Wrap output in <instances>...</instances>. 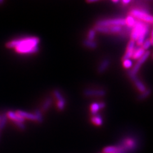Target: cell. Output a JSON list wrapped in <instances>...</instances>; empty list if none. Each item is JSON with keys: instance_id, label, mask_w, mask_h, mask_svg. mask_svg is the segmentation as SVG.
I'll return each mask as SVG.
<instances>
[{"instance_id": "6da1fadb", "label": "cell", "mask_w": 153, "mask_h": 153, "mask_svg": "<svg viewBox=\"0 0 153 153\" xmlns=\"http://www.w3.org/2000/svg\"><path fill=\"white\" fill-rule=\"evenodd\" d=\"M149 27L147 24L140 21H137L135 25L132 27L131 32V40L135 41L138 47H141L146 40L149 33Z\"/></svg>"}, {"instance_id": "7a4b0ae2", "label": "cell", "mask_w": 153, "mask_h": 153, "mask_svg": "<svg viewBox=\"0 0 153 153\" xmlns=\"http://www.w3.org/2000/svg\"><path fill=\"white\" fill-rule=\"evenodd\" d=\"M40 39L38 37H27L22 39L14 40L7 43V48H16L18 47H24L27 45H38Z\"/></svg>"}, {"instance_id": "3957f363", "label": "cell", "mask_w": 153, "mask_h": 153, "mask_svg": "<svg viewBox=\"0 0 153 153\" xmlns=\"http://www.w3.org/2000/svg\"><path fill=\"white\" fill-rule=\"evenodd\" d=\"M130 16L146 24H153V16L143 9H133L130 12Z\"/></svg>"}, {"instance_id": "277c9868", "label": "cell", "mask_w": 153, "mask_h": 153, "mask_svg": "<svg viewBox=\"0 0 153 153\" xmlns=\"http://www.w3.org/2000/svg\"><path fill=\"white\" fill-rule=\"evenodd\" d=\"M117 147L119 152L126 153L127 152L135 150L137 147V143L136 140L133 138H126L123 139Z\"/></svg>"}, {"instance_id": "5b68a950", "label": "cell", "mask_w": 153, "mask_h": 153, "mask_svg": "<svg viewBox=\"0 0 153 153\" xmlns=\"http://www.w3.org/2000/svg\"><path fill=\"white\" fill-rule=\"evenodd\" d=\"M126 25L125 19L118 18V19H107V20H103L98 21L96 24L97 26H105V27H111L113 26H123Z\"/></svg>"}, {"instance_id": "8992f818", "label": "cell", "mask_w": 153, "mask_h": 153, "mask_svg": "<svg viewBox=\"0 0 153 153\" xmlns=\"http://www.w3.org/2000/svg\"><path fill=\"white\" fill-rule=\"evenodd\" d=\"M149 55H150V52L149 51H146L145 54L143 55V56L141 57V58L137 60V63L134 65L133 68L131 70L130 72L128 73V75L130 76V78L137 76V74L139 70L140 69L142 65L145 63V61L147 59L148 57H149Z\"/></svg>"}, {"instance_id": "52a82bcc", "label": "cell", "mask_w": 153, "mask_h": 153, "mask_svg": "<svg viewBox=\"0 0 153 153\" xmlns=\"http://www.w3.org/2000/svg\"><path fill=\"white\" fill-rule=\"evenodd\" d=\"M18 53L21 54H34L39 51L38 45H27L15 48Z\"/></svg>"}, {"instance_id": "ba28073f", "label": "cell", "mask_w": 153, "mask_h": 153, "mask_svg": "<svg viewBox=\"0 0 153 153\" xmlns=\"http://www.w3.org/2000/svg\"><path fill=\"white\" fill-rule=\"evenodd\" d=\"M54 95L57 100V107L59 111H63L66 106V101L59 90L56 89L54 91Z\"/></svg>"}, {"instance_id": "9c48e42d", "label": "cell", "mask_w": 153, "mask_h": 153, "mask_svg": "<svg viewBox=\"0 0 153 153\" xmlns=\"http://www.w3.org/2000/svg\"><path fill=\"white\" fill-rule=\"evenodd\" d=\"M84 94L85 97H104L106 94L105 91L103 89H88L84 91Z\"/></svg>"}, {"instance_id": "30bf717a", "label": "cell", "mask_w": 153, "mask_h": 153, "mask_svg": "<svg viewBox=\"0 0 153 153\" xmlns=\"http://www.w3.org/2000/svg\"><path fill=\"white\" fill-rule=\"evenodd\" d=\"M135 49V42L131 40L128 42L126 50L124 54L123 59H131L133 56V51Z\"/></svg>"}, {"instance_id": "8fae6325", "label": "cell", "mask_w": 153, "mask_h": 153, "mask_svg": "<svg viewBox=\"0 0 153 153\" xmlns=\"http://www.w3.org/2000/svg\"><path fill=\"white\" fill-rule=\"evenodd\" d=\"M130 79L132 80V81L134 82V84H135V85L136 86V88H137V89L141 93L145 92L147 90L146 86L145 85V84H143L139 79H138L137 76H133V77H131Z\"/></svg>"}, {"instance_id": "7c38bea8", "label": "cell", "mask_w": 153, "mask_h": 153, "mask_svg": "<svg viewBox=\"0 0 153 153\" xmlns=\"http://www.w3.org/2000/svg\"><path fill=\"white\" fill-rule=\"evenodd\" d=\"M7 116L8 117L12 119L13 122H19V123H24V122L25 121V119L21 117L16 112H13V111H8L7 114Z\"/></svg>"}, {"instance_id": "4fadbf2b", "label": "cell", "mask_w": 153, "mask_h": 153, "mask_svg": "<svg viewBox=\"0 0 153 153\" xmlns=\"http://www.w3.org/2000/svg\"><path fill=\"white\" fill-rule=\"evenodd\" d=\"M145 52H146V51L143 50L141 47H138L135 48V50H134V51H133V56H132L133 59L135 60H138L141 58L143 54H145Z\"/></svg>"}, {"instance_id": "5bb4252c", "label": "cell", "mask_w": 153, "mask_h": 153, "mask_svg": "<svg viewBox=\"0 0 153 153\" xmlns=\"http://www.w3.org/2000/svg\"><path fill=\"white\" fill-rule=\"evenodd\" d=\"M16 113L25 119H29V120H31V121H36V117L35 116V115L33 114L28 113L27 112L23 111H17L16 112Z\"/></svg>"}, {"instance_id": "9a60e30c", "label": "cell", "mask_w": 153, "mask_h": 153, "mask_svg": "<svg viewBox=\"0 0 153 153\" xmlns=\"http://www.w3.org/2000/svg\"><path fill=\"white\" fill-rule=\"evenodd\" d=\"M109 65H110L109 59H103L101 62V63H100L98 66V73L102 74V73L105 72V71H106L107 70V68H108Z\"/></svg>"}, {"instance_id": "2e32d148", "label": "cell", "mask_w": 153, "mask_h": 153, "mask_svg": "<svg viewBox=\"0 0 153 153\" xmlns=\"http://www.w3.org/2000/svg\"><path fill=\"white\" fill-rule=\"evenodd\" d=\"M91 122L95 124L96 126H102L103 124V121L102 117L100 115H95L91 118Z\"/></svg>"}, {"instance_id": "e0dca14e", "label": "cell", "mask_w": 153, "mask_h": 153, "mask_svg": "<svg viewBox=\"0 0 153 153\" xmlns=\"http://www.w3.org/2000/svg\"><path fill=\"white\" fill-rule=\"evenodd\" d=\"M83 44L84 46L89 48L90 49H94L97 47V42H94V40L91 41L86 39L83 42Z\"/></svg>"}, {"instance_id": "ac0fdd59", "label": "cell", "mask_w": 153, "mask_h": 153, "mask_svg": "<svg viewBox=\"0 0 153 153\" xmlns=\"http://www.w3.org/2000/svg\"><path fill=\"white\" fill-rule=\"evenodd\" d=\"M118 152L117 146H109L103 148V153H114Z\"/></svg>"}, {"instance_id": "d6986e66", "label": "cell", "mask_w": 153, "mask_h": 153, "mask_svg": "<svg viewBox=\"0 0 153 153\" xmlns=\"http://www.w3.org/2000/svg\"><path fill=\"white\" fill-rule=\"evenodd\" d=\"M137 21V19H135L133 17L131 16H128L126 19H125V22H126V25H127L128 27H133L134 25H135Z\"/></svg>"}, {"instance_id": "ffe728a7", "label": "cell", "mask_w": 153, "mask_h": 153, "mask_svg": "<svg viewBox=\"0 0 153 153\" xmlns=\"http://www.w3.org/2000/svg\"><path fill=\"white\" fill-rule=\"evenodd\" d=\"M90 109H91V114L93 115V116L97 115L100 110H101L100 109L99 103H93L91 105Z\"/></svg>"}, {"instance_id": "44dd1931", "label": "cell", "mask_w": 153, "mask_h": 153, "mask_svg": "<svg viewBox=\"0 0 153 153\" xmlns=\"http://www.w3.org/2000/svg\"><path fill=\"white\" fill-rule=\"evenodd\" d=\"M94 30L96 32L97 31L101 33H105V34H109V29L108 27L96 26L94 27Z\"/></svg>"}, {"instance_id": "7402d4cb", "label": "cell", "mask_w": 153, "mask_h": 153, "mask_svg": "<svg viewBox=\"0 0 153 153\" xmlns=\"http://www.w3.org/2000/svg\"><path fill=\"white\" fill-rule=\"evenodd\" d=\"M109 29V33H119L122 31L123 27L119 26H113L111 27H108Z\"/></svg>"}, {"instance_id": "603a6c76", "label": "cell", "mask_w": 153, "mask_h": 153, "mask_svg": "<svg viewBox=\"0 0 153 153\" xmlns=\"http://www.w3.org/2000/svg\"><path fill=\"white\" fill-rule=\"evenodd\" d=\"M52 100L51 98H48L47 99H46V100L45 101V102L42 105V109L43 111H46L47 110H48L49 108V107H51V105L52 104Z\"/></svg>"}, {"instance_id": "cb8c5ba5", "label": "cell", "mask_w": 153, "mask_h": 153, "mask_svg": "<svg viewBox=\"0 0 153 153\" xmlns=\"http://www.w3.org/2000/svg\"><path fill=\"white\" fill-rule=\"evenodd\" d=\"M34 115L36 117V121L37 122H38L39 123H42L43 122V121H44V118H43L42 114L41 112V111H40V110L36 109L35 111Z\"/></svg>"}, {"instance_id": "d4e9b609", "label": "cell", "mask_w": 153, "mask_h": 153, "mask_svg": "<svg viewBox=\"0 0 153 153\" xmlns=\"http://www.w3.org/2000/svg\"><path fill=\"white\" fill-rule=\"evenodd\" d=\"M96 34H97V32H96V31L94 30V29H91L88 33L87 40H91V41H94V38L96 37Z\"/></svg>"}, {"instance_id": "484cf974", "label": "cell", "mask_w": 153, "mask_h": 153, "mask_svg": "<svg viewBox=\"0 0 153 153\" xmlns=\"http://www.w3.org/2000/svg\"><path fill=\"white\" fill-rule=\"evenodd\" d=\"M7 114H3L1 116V120H0V130H3V129L5 126V124L7 123Z\"/></svg>"}, {"instance_id": "4316f807", "label": "cell", "mask_w": 153, "mask_h": 153, "mask_svg": "<svg viewBox=\"0 0 153 153\" xmlns=\"http://www.w3.org/2000/svg\"><path fill=\"white\" fill-rule=\"evenodd\" d=\"M123 66L126 69L131 68L133 66V62L131 60V59H124L123 62Z\"/></svg>"}, {"instance_id": "83f0119b", "label": "cell", "mask_w": 153, "mask_h": 153, "mask_svg": "<svg viewBox=\"0 0 153 153\" xmlns=\"http://www.w3.org/2000/svg\"><path fill=\"white\" fill-rule=\"evenodd\" d=\"M151 90L150 89H147L145 92L142 93L140 95L139 97H138V100H145L146 98H147L151 94Z\"/></svg>"}, {"instance_id": "f1b7e54d", "label": "cell", "mask_w": 153, "mask_h": 153, "mask_svg": "<svg viewBox=\"0 0 153 153\" xmlns=\"http://www.w3.org/2000/svg\"><path fill=\"white\" fill-rule=\"evenodd\" d=\"M151 43L150 40L149 39H147V40H146L144 41V42L143 43V44L141 46V47L145 51H147L151 47Z\"/></svg>"}, {"instance_id": "f546056e", "label": "cell", "mask_w": 153, "mask_h": 153, "mask_svg": "<svg viewBox=\"0 0 153 153\" xmlns=\"http://www.w3.org/2000/svg\"><path fill=\"white\" fill-rule=\"evenodd\" d=\"M16 125L21 129V130H26V126L25 125V124L22 123H19V122H14Z\"/></svg>"}, {"instance_id": "4dcf8cb0", "label": "cell", "mask_w": 153, "mask_h": 153, "mask_svg": "<svg viewBox=\"0 0 153 153\" xmlns=\"http://www.w3.org/2000/svg\"><path fill=\"white\" fill-rule=\"evenodd\" d=\"M121 2L124 4H128L129 3H130L131 2V0H123Z\"/></svg>"}, {"instance_id": "1f68e13d", "label": "cell", "mask_w": 153, "mask_h": 153, "mask_svg": "<svg viewBox=\"0 0 153 153\" xmlns=\"http://www.w3.org/2000/svg\"><path fill=\"white\" fill-rule=\"evenodd\" d=\"M99 105H100V109H103L105 107V103L104 102H101L99 103Z\"/></svg>"}, {"instance_id": "d6a6232c", "label": "cell", "mask_w": 153, "mask_h": 153, "mask_svg": "<svg viewBox=\"0 0 153 153\" xmlns=\"http://www.w3.org/2000/svg\"><path fill=\"white\" fill-rule=\"evenodd\" d=\"M150 41L151 43V45H153V30L151 31V38H150Z\"/></svg>"}, {"instance_id": "836d02e7", "label": "cell", "mask_w": 153, "mask_h": 153, "mask_svg": "<svg viewBox=\"0 0 153 153\" xmlns=\"http://www.w3.org/2000/svg\"><path fill=\"white\" fill-rule=\"evenodd\" d=\"M112 2L114 3H117L119 2V1H118V0H112Z\"/></svg>"}, {"instance_id": "e575fe53", "label": "cell", "mask_w": 153, "mask_h": 153, "mask_svg": "<svg viewBox=\"0 0 153 153\" xmlns=\"http://www.w3.org/2000/svg\"><path fill=\"white\" fill-rule=\"evenodd\" d=\"M97 1H96V0H95V1H92V0H91V1H88V3H94V2H97Z\"/></svg>"}, {"instance_id": "d590c367", "label": "cell", "mask_w": 153, "mask_h": 153, "mask_svg": "<svg viewBox=\"0 0 153 153\" xmlns=\"http://www.w3.org/2000/svg\"><path fill=\"white\" fill-rule=\"evenodd\" d=\"M3 3H4V1H3V0H0V4Z\"/></svg>"}, {"instance_id": "8d00e7d4", "label": "cell", "mask_w": 153, "mask_h": 153, "mask_svg": "<svg viewBox=\"0 0 153 153\" xmlns=\"http://www.w3.org/2000/svg\"><path fill=\"white\" fill-rule=\"evenodd\" d=\"M0 120H1V115H0Z\"/></svg>"}, {"instance_id": "74e56055", "label": "cell", "mask_w": 153, "mask_h": 153, "mask_svg": "<svg viewBox=\"0 0 153 153\" xmlns=\"http://www.w3.org/2000/svg\"><path fill=\"white\" fill-rule=\"evenodd\" d=\"M114 153H120V152H114Z\"/></svg>"}]
</instances>
